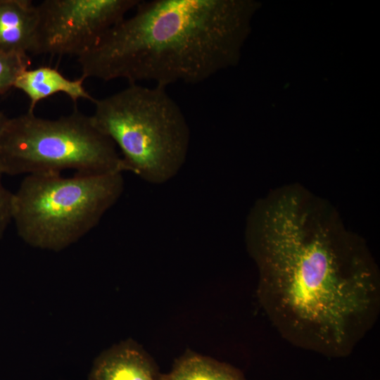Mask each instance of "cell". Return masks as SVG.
Here are the masks:
<instances>
[{"label": "cell", "instance_id": "6da1fadb", "mask_svg": "<svg viewBox=\"0 0 380 380\" xmlns=\"http://www.w3.org/2000/svg\"><path fill=\"white\" fill-rule=\"evenodd\" d=\"M245 242L260 305L281 336L325 357L350 355L378 319L380 273L337 210L298 184L277 188L251 208Z\"/></svg>", "mask_w": 380, "mask_h": 380}, {"label": "cell", "instance_id": "7a4b0ae2", "mask_svg": "<svg viewBox=\"0 0 380 380\" xmlns=\"http://www.w3.org/2000/svg\"><path fill=\"white\" fill-rule=\"evenodd\" d=\"M240 8L221 0L139 1L77 58L82 77L164 87L202 82L230 60Z\"/></svg>", "mask_w": 380, "mask_h": 380}, {"label": "cell", "instance_id": "3957f363", "mask_svg": "<svg viewBox=\"0 0 380 380\" xmlns=\"http://www.w3.org/2000/svg\"><path fill=\"white\" fill-rule=\"evenodd\" d=\"M94 103L92 121L120 150L125 172L154 184L179 172L187 156L190 129L165 87L129 84Z\"/></svg>", "mask_w": 380, "mask_h": 380}, {"label": "cell", "instance_id": "277c9868", "mask_svg": "<svg viewBox=\"0 0 380 380\" xmlns=\"http://www.w3.org/2000/svg\"><path fill=\"white\" fill-rule=\"evenodd\" d=\"M123 190L120 172L25 175L13 193L12 222L27 244L59 251L92 230Z\"/></svg>", "mask_w": 380, "mask_h": 380}, {"label": "cell", "instance_id": "5b68a950", "mask_svg": "<svg viewBox=\"0 0 380 380\" xmlns=\"http://www.w3.org/2000/svg\"><path fill=\"white\" fill-rule=\"evenodd\" d=\"M124 172L115 145L77 110L56 119L33 111L8 118L0 132V172L7 175Z\"/></svg>", "mask_w": 380, "mask_h": 380}, {"label": "cell", "instance_id": "8992f818", "mask_svg": "<svg viewBox=\"0 0 380 380\" xmlns=\"http://www.w3.org/2000/svg\"><path fill=\"white\" fill-rule=\"evenodd\" d=\"M140 0H45L30 53L78 57L91 49Z\"/></svg>", "mask_w": 380, "mask_h": 380}, {"label": "cell", "instance_id": "52a82bcc", "mask_svg": "<svg viewBox=\"0 0 380 380\" xmlns=\"http://www.w3.org/2000/svg\"><path fill=\"white\" fill-rule=\"evenodd\" d=\"M153 360L137 343L126 340L95 360L89 380H160Z\"/></svg>", "mask_w": 380, "mask_h": 380}, {"label": "cell", "instance_id": "ba28073f", "mask_svg": "<svg viewBox=\"0 0 380 380\" xmlns=\"http://www.w3.org/2000/svg\"><path fill=\"white\" fill-rule=\"evenodd\" d=\"M80 77L70 80L57 69L49 66L27 68L17 78L14 87L24 93L30 101L28 110L33 111L40 101L56 94H64L76 102L87 99L94 102V99L85 89L84 80Z\"/></svg>", "mask_w": 380, "mask_h": 380}, {"label": "cell", "instance_id": "9c48e42d", "mask_svg": "<svg viewBox=\"0 0 380 380\" xmlns=\"http://www.w3.org/2000/svg\"><path fill=\"white\" fill-rule=\"evenodd\" d=\"M38 19L30 0H0V51L30 53Z\"/></svg>", "mask_w": 380, "mask_h": 380}, {"label": "cell", "instance_id": "30bf717a", "mask_svg": "<svg viewBox=\"0 0 380 380\" xmlns=\"http://www.w3.org/2000/svg\"><path fill=\"white\" fill-rule=\"evenodd\" d=\"M160 380H246L233 365L188 350Z\"/></svg>", "mask_w": 380, "mask_h": 380}, {"label": "cell", "instance_id": "8fae6325", "mask_svg": "<svg viewBox=\"0 0 380 380\" xmlns=\"http://www.w3.org/2000/svg\"><path fill=\"white\" fill-rule=\"evenodd\" d=\"M30 65L27 54L0 51V95L14 87L18 76Z\"/></svg>", "mask_w": 380, "mask_h": 380}, {"label": "cell", "instance_id": "7c38bea8", "mask_svg": "<svg viewBox=\"0 0 380 380\" xmlns=\"http://www.w3.org/2000/svg\"><path fill=\"white\" fill-rule=\"evenodd\" d=\"M0 172V239L12 222L13 193L4 185Z\"/></svg>", "mask_w": 380, "mask_h": 380}, {"label": "cell", "instance_id": "4fadbf2b", "mask_svg": "<svg viewBox=\"0 0 380 380\" xmlns=\"http://www.w3.org/2000/svg\"><path fill=\"white\" fill-rule=\"evenodd\" d=\"M8 118L0 110V132L4 127Z\"/></svg>", "mask_w": 380, "mask_h": 380}]
</instances>
